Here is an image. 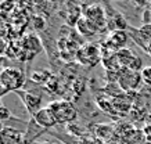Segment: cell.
Here are the masks:
<instances>
[{
  "label": "cell",
  "mask_w": 151,
  "mask_h": 144,
  "mask_svg": "<svg viewBox=\"0 0 151 144\" xmlns=\"http://www.w3.org/2000/svg\"><path fill=\"white\" fill-rule=\"evenodd\" d=\"M47 108L53 112L57 123H73L78 118V110L68 100H54L47 104Z\"/></svg>",
  "instance_id": "1"
},
{
  "label": "cell",
  "mask_w": 151,
  "mask_h": 144,
  "mask_svg": "<svg viewBox=\"0 0 151 144\" xmlns=\"http://www.w3.org/2000/svg\"><path fill=\"white\" fill-rule=\"evenodd\" d=\"M25 83V75L17 68L6 67L0 72V86L6 92H17L21 90V87Z\"/></svg>",
  "instance_id": "2"
},
{
  "label": "cell",
  "mask_w": 151,
  "mask_h": 144,
  "mask_svg": "<svg viewBox=\"0 0 151 144\" xmlns=\"http://www.w3.org/2000/svg\"><path fill=\"white\" fill-rule=\"evenodd\" d=\"M142 74L137 71H132L128 68H121L118 72V85L122 87L125 93L137 92L142 85Z\"/></svg>",
  "instance_id": "3"
},
{
  "label": "cell",
  "mask_w": 151,
  "mask_h": 144,
  "mask_svg": "<svg viewBox=\"0 0 151 144\" xmlns=\"http://www.w3.org/2000/svg\"><path fill=\"white\" fill-rule=\"evenodd\" d=\"M83 17L94 24L100 31H107V10L101 3H93L85 7Z\"/></svg>",
  "instance_id": "4"
},
{
  "label": "cell",
  "mask_w": 151,
  "mask_h": 144,
  "mask_svg": "<svg viewBox=\"0 0 151 144\" xmlns=\"http://www.w3.org/2000/svg\"><path fill=\"white\" fill-rule=\"evenodd\" d=\"M115 54H116L118 62L122 68H128V69L137 71V72H140V71L144 68V67H143V60L140 57L136 56V54H134L130 49H128V47L118 50Z\"/></svg>",
  "instance_id": "5"
},
{
  "label": "cell",
  "mask_w": 151,
  "mask_h": 144,
  "mask_svg": "<svg viewBox=\"0 0 151 144\" xmlns=\"http://www.w3.org/2000/svg\"><path fill=\"white\" fill-rule=\"evenodd\" d=\"M76 58L81 64L93 67L101 60V49L99 46H94L93 43H89L79 49L76 53Z\"/></svg>",
  "instance_id": "6"
},
{
  "label": "cell",
  "mask_w": 151,
  "mask_h": 144,
  "mask_svg": "<svg viewBox=\"0 0 151 144\" xmlns=\"http://www.w3.org/2000/svg\"><path fill=\"white\" fill-rule=\"evenodd\" d=\"M15 93L18 94V97L21 98V101H22V104L25 105V108L28 110L31 116H33L42 108L40 105H42V100H43L42 93L28 92V90H17Z\"/></svg>",
  "instance_id": "7"
},
{
  "label": "cell",
  "mask_w": 151,
  "mask_h": 144,
  "mask_svg": "<svg viewBox=\"0 0 151 144\" xmlns=\"http://www.w3.org/2000/svg\"><path fill=\"white\" fill-rule=\"evenodd\" d=\"M129 39H130V37H129L128 31H114V32L110 33L108 40H107V43H104V44L107 49H110L111 51H115V53H116L118 50L126 47Z\"/></svg>",
  "instance_id": "8"
},
{
  "label": "cell",
  "mask_w": 151,
  "mask_h": 144,
  "mask_svg": "<svg viewBox=\"0 0 151 144\" xmlns=\"http://www.w3.org/2000/svg\"><path fill=\"white\" fill-rule=\"evenodd\" d=\"M32 119L36 122L40 128H43V129H50V128H54V126L57 125V121H55L53 112L47 107L40 108V110L32 116Z\"/></svg>",
  "instance_id": "9"
},
{
  "label": "cell",
  "mask_w": 151,
  "mask_h": 144,
  "mask_svg": "<svg viewBox=\"0 0 151 144\" xmlns=\"http://www.w3.org/2000/svg\"><path fill=\"white\" fill-rule=\"evenodd\" d=\"M22 139V133L11 126H6L0 133V144H21Z\"/></svg>",
  "instance_id": "10"
},
{
  "label": "cell",
  "mask_w": 151,
  "mask_h": 144,
  "mask_svg": "<svg viewBox=\"0 0 151 144\" xmlns=\"http://www.w3.org/2000/svg\"><path fill=\"white\" fill-rule=\"evenodd\" d=\"M75 28L78 29V32L85 37H92V36H94V35L103 33V31H100L94 24H92L87 18H85V17H82V18L79 19Z\"/></svg>",
  "instance_id": "11"
},
{
  "label": "cell",
  "mask_w": 151,
  "mask_h": 144,
  "mask_svg": "<svg viewBox=\"0 0 151 144\" xmlns=\"http://www.w3.org/2000/svg\"><path fill=\"white\" fill-rule=\"evenodd\" d=\"M122 143L124 144H146V135L143 129H137V128H133L122 137Z\"/></svg>",
  "instance_id": "12"
},
{
  "label": "cell",
  "mask_w": 151,
  "mask_h": 144,
  "mask_svg": "<svg viewBox=\"0 0 151 144\" xmlns=\"http://www.w3.org/2000/svg\"><path fill=\"white\" fill-rule=\"evenodd\" d=\"M22 44H24V49L28 50L31 54H36V53H39L42 50V43L36 35H28V36H25Z\"/></svg>",
  "instance_id": "13"
},
{
  "label": "cell",
  "mask_w": 151,
  "mask_h": 144,
  "mask_svg": "<svg viewBox=\"0 0 151 144\" xmlns=\"http://www.w3.org/2000/svg\"><path fill=\"white\" fill-rule=\"evenodd\" d=\"M128 33L129 37L132 39L133 42L136 43V46H139L143 51H146L147 46H148V42L142 36V33L139 32V28H133V27H129L128 28Z\"/></svg>",
  "instance_id": "14"
},
{
  "label": "cell",
  "mask_w": 151,
  "mask_h": 144,
  "mask_svg": "<svg viewBox=\"0 0 151 144\" xmlns=\"http://www.w3.org/2000/svg\"><path fill=\"white\" fill-rule=\"evenodd\" d=\"M50 79H51V74H50V71H47V69L33 71L32 74H31V80L37 85H46L50 82Z\"/></svg>",
  "instance_id": "15"
},
{
  "label": "cell",
  "mask_w": 151,
  "mask_h": 144,
  "mask_svg": "<svg viewBox=\"0 0 151 144\" xmlns=\"http://www.w3.org/2000/svg\"><path fill=\"white\" fill-rule=\"evenodd\" d=\"M94 133L99 139L101 140H108L114 133V126L112 125H105V123H99L94 128Z\"/></svg>",
  "instance_id": "16"
},
{
  "label": "cell",
  "mask_w": 151,
  "mask_h": 144,
  "mask_svg": "<svg viewBox=\"0 0 151 144\" xmlns=\"http://www.w3.org/2000/svg\"><path fill=\"white\" fill-rule=\"evenodd\" d=\"M140 74H142L143 82H144L147 86H151V65H146V67L140 71Z\"/></svg>",
  "instance_id": "17"
},
{
  "label": "cell",
  "mask_w": 151,
  "mask_h": 144,
  "mask_svg": "<svg viewBox=\"0 0 151 144\" xmlns=\"http://www.w3.org/2000/svg\"><path fill=\"white\" fill-rule=\"evenodd\" d=\"M139 32L142 33V36L146 39L147 42H151V24H143L139 28Z\"/></svg>",
  "instance_id": "18"
},
{
  "label": "cell",
  "mask_w": 151,
  "mask_h": 144,
  "mask_svg": "<svg viewBox=\"0 0 151 144\" xmlns=\"http://www.w3.org/2000/svg\"><path fill=\"white\" fill-rule=\"evenodd\" d=\"M32 24H33V27H35V29L39 31V32H42V31L45 29V27H46V21H45V18H43V17H39V15H35V17H33Z\"/></svg>",
  "instance_id": "19"
},
{
  "label": "cell",
  "mask_w": 151,
  "mask_h": 144,
  "mask_svg": "<svg viewBox=\"0 0 151 144\" xmlns=\"http://www.w3.org/2000/svg\"><path fill=\"white\" fill-rule=\"evenodd\" d=\"M11 118V112H10L9 108L3 107V105H0V123H3L6 122L7 119Z\"/></svg>",
  "instance_id": "20"
},
{
  "label": "cell",
  "mask_w": 151,
  "mask_h": 144,
  "mask_svg": "<svg viewBox=\"0 0 151 144\" xmlns=\"http://www.w3.org/2000/svg\"><path fill=\"white\" fill-rule=\"evenodd\" d=\"M142 22L143 24H151V6L146 7L142 13Z\"/></svg>",
  "instance_id": "21"
},
{
  "label": "cell",
  "mask_w": 151,
  "mask_h": 144,
  "mask_svg": "<svg viewBox=\"0 0 151 144\" xmlns=\"http://www.w3.org/2000/svg\"><path fill=\"white\" fill-rule=\"evenodd\" d=\"M132 1L137 6V7H144V9L148 7V4H150V1H148V0H132Z\"/></svg>",
  "instance_id": "22"
},
{
  "label": "cell",
  "mask_w": 151,
  "mask_h": 144,
  "mask_svg": "<svg viewBox=\"0 0 151 144\" xmlns=\"http://www.w3.org/2000/svg\"><path fill=\"white\" fill-rule=\"evenodd\" d=\"M146 53L148 54V56L151 57V42L148 43V46H147V49H146Z\"/></svg>",
  "instance_id": "23"
},
{
  "label": "cell",
  "mask_w": 151,
  "mask_h": 144,
  "mask_svg": "<svg viewBox=\"0 0 151 144\" xmlns=\"http://www.w3.org/2000/svg\"><path fill=\"white\" fill-rule=\"evenodd\" d=\"M75 1H78V3H81V4H83V3H86L87 0H75Z\"/></svg>",
  "instance_id": "24"
},
{
  "label": "cell",
  "mask_w": 151,
  "mask_h": 144,
  "mask_svg": "<svg viewBox=\"0 0 151 144\" xmlns=\"http://www.w3.org/2000/svg\"><path fill=\"white\" fill-rule=\"evenodd\" d=\"M4 129V126H3V123H0V133H1V130Z\"/></svg>",
  "instance_id": "25"
},
{
  "label": "cell",
  "mask_w": 151,
  "mask_h": 144,
  "mask_svg": "<svg viewBox=\"0 0 151 144\" xmlns=\"http://www.w3.org/2000/svg\"><path fill=\"white\" fill-rule=\"evenodd\" d=\"M108 1H125V0H108Z\"/></svg>",
  "instance_id": "26"
},
{
  "label": "cell",
  "mask_w": 151,
  "mask_h": 144,
  "mask_svg": "<svg viewBox=\"0 0 151 144\" xmlns=\"http://www.w3.org/2000/svg\"><path fill=\"white\" fill-rule=\"evenodd\" d=\"M33 144H49V143H33Z\"/></svg>",
  "instance_id": "27"
},
{
  "label": "cell",
  "mask_w": 151,
  "mask_h": 144,
  "mask_svg": "<svg viewBox=\"0 0 151 144\" xmlns=\"http://www.w3.org/2000/svg\"><path fill=\"white\" fill-rule=\"evenodd\" d=\"M150 115H151V110H150Z\"/></svg>",
  "instance_id": "28"
},
{
  "label": "cell",
  "mask_w": 151,
  "mask_h": 144,
  "mask_svg": "<svg viewBox=\"0 0 151 144\" xmlns=\"http://www.w3.org/2000/svg\"><path fill=\"white\" fill-rule=\"evenodd\" d=\"M0 105H1V104H0Z\"/></svg>",
  "instance_id": "29"
}]
</instances>
